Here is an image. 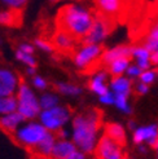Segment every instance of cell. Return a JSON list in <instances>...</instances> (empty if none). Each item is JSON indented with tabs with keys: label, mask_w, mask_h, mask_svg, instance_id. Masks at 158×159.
I'll return each instance as SVG.
<instances>
[{
	"label": "cell",
	"mask_w": 158,
	"mask_h": 159,
	"mask_svg": "<svg viewBox=\"0 0 158 159\" xmlns=\"http://www.w3.org/2000/svg\"><path fill=\"white\" fill-rule=\"evenodd\" d=\"M102 124V113L88 109L73 118V142L86 154H93L97 145V133Z\"/></svg>",
	"instance_id": "1"
},
{
	"label": "cell",
	"mask_w": 158,
	"mask_h": 159,
	"mask_svg": "<svg viewBox=\"0 0 158 159\" xmlns=\"http://www.w3.org/2000/svg\"><path fill=\"white\" fill-rule=\"evenodd\" d=\"M95 22V17L79 4H66L58 11V31H64L77 42H83Z\"/></svg>",
	"instance_id": "2"
},
{
	"label": "cell",
	"mask_w": 158,
	"mask_h": 159,
	"mask_svg": "<svg viewBox=\"0 0 158 159\" xmlns=\"http://www.w3.org/2000/svg\"><path fill=\"white\" fill-rule=\"evenodd\" d=\"M16 97H17L18 101L17 111L26 120H34L35 118H39V115L42 113L40 102H39L35 93L25 80L20 82Z\"/></svg>",
	"instance_id": "3"
},
{
	"label": "cell",
	"mask_w": 158,
	"mask_h": 159,
	"mask_svg": "<svg viewBox=\"0 0 158 159\" xmlns=\"http://www.w3.org/2000/svg\"><path fill=\"white\" fill-rule=\"evenodd\" d=\"M48 132L49 131L47 129L42 123L30 122V123L25 124L23 127H21V128H18L16 131L13 137L23 148L34 150L39 144H40V141L45 137V134Z\"/></svg>",
	"instance_id": "4"
},
{
	"label": "cell",
	"mask_w": 158,
	"mask_h": 159,
	"mask_svg": "<svg viewBox=\"0 0 158 159\" xmlns=\"http://www.w3.org/2000/svg\"><path fill=\"white\" fill-rule=\"evenodd\" d=\"M72 118V110L67 106H54L52 109L42 110L40 115H39V120L51 132H56L70 120Z\"/></svg>",
	"instance_id": "5"
},
{
	"label": "cell",
	"mask_w": 158,
	"mask_h": 159,
	"mask_svg": "<svg viewBox=\"0 0 158 159\" xmlns=\"http://www.w3.org/2000/svg\"><path fill=\"white\" fill-rule=\"evenodd\" d=\"M104 47L101 44H84L78 52L74 53V65L78 69H88L95 65H101V56Z\"/></svg>",
	"instance_id": "6"
},
{
	"label": "cell",
	"mask_w": 158,
	"mask_h": 159,
	"mask_svg": "<svg viewBox=\"0 0 158 159\" xmlns=\"http://www.w3.org/2000/svg\"><path fill=\"white\" fill-rule=\"evenodd\" d=\"M114 22L115 21L97 13L96 17H95V22H93L91 30L88 31V34L84 36L82 43L83 44H100L110 34V31L113 30Z\"/></svg>",
	"instance_id": "7"
},
{
	"label": "cell",
	"mask_w": 158,
	"mask_h": 159,
	"mask_svg": "<svg viewBox=\"0 0 158 159\" xmlns=\"http://www.w3.org/2000/svg\"><path fill=\"white\" fill-rule=\"evenodd\" d=\"M124 154L122 146L117 144L114 140L104 133L99 139L96 149H95V158L96 159H123Z\"/></svg>",
	"instance_id": "8"
},
{
	"label": "cell",
	"mask_w": 158,
	"mask_h": 159,
	"mask_svg": "<svg viewBox=\"0 0 158 159\" xmlns=\"http://www.w3.org/2000/svg\"><path fill=\"white\" fill-rule=\"evenodd\" d=\"M97 13L115 21V18L123 12L124 0H95Z\"/></svg>",
	"instance_id": "9"
},
{
	"label": "cell",
	"mask_w": 158,
	"mask_h": 159,
	"mask_svg": "<svg viewBox=\"0 0 158 159\" xmlns=\"http://www.w3.org/2000/svg\"><path fill=\"white\" fill-rule=\"evenodd\" d=\"M143 47L154 53L158 51V13H154L151 17V23L145 27V34L143 36Z\"/></svg>",
	"instance_id": "10"
},
{
	"label": "cell",
	"mask_w": 158,
	"mask_h": 159,
	"mask_svg": "<svg viewBox=\"0 0 158 159\" xmlns=\"http://www.w3.org/2000/svg\"><path fill=\"white\" fill-rule=\"evenodd\" d=\"M18 79L9 69H0V96H12L17 92Z\"/></svg>",
	"instance_id": "11"
},
{
	"label": "cell",
	"mask_w": 158,
	"mask_h": 159,
	"mask_svg": "<svg viewBox=\"0 0 158 159\" xmlns=\"http://www.w3.org/2000/svg\"><path fill=\"white\" fill-rule=\"evenodd\" d=\"M132 49L133 47H130V45H118L112 49L104 51V53L101 56V65L108 66L110 62L119 58H132L133 57Z\"/></svg>",
	"instance_id": "12"
},
{
	"label": "cell",
	"mask_w": 158,
	"mask_h": 159,
	"mask_svg": "<svg viewBox=\"0 0 158 159\" xmlns=\"http://www.w3.org/2000/svg\"><path fill=\"white\" fill-rule=\"evenodd\" d=\"M158 139V127L157 125H148V127H139L133 131V142L140 145L141 142H148L151 146Z\"/></svg>",
	"instance_id": "13"
},
{
	"label": "cell",
	"mask_w": 158,
	"mask_h": 159,
	"mask_svg": "<svg viewBox=\"0 0 158 159\" xmlns=\"http://www.w3.org/2000/svg\"><path fill=\"white\" fill-rule=\"evenodd\" d=\"M26 119L18 111H14V113L7 114V115H0V128L9 134H14L16 131L18 129V127Z\"/></svg>",
	"instance_id": "14"
},
{
	"label": "cell",
	"mask_w": 158,
	"mask_h": 159,
	"mask_svg": "<svg viewBox=\"0 0 158 159\" xmlns=\"http://www.w3.org/2000/svg\"><path fill=\"white\" fill-rule=\"evenodd\" d=\"M77 145L73 141L64 140V139H57L56 144L53 146V150L51 153L49 159H66L72 153L77 150Z\"/></svg>",
	"instance_id": "15"
},
{
	"label": "cell",
	"mask_w": 158,
	"mask_h": 159,
	"mask_svg": "<svg viewBox=\"0 0 158 159\" xmlns=\"http://www.w3.org/2000/svg\"><path fill=\"white\" fill-rule=\"evenodd\" d=\"M56 141H57V134L56 132H48L45 134V137L40 141V144H39L33 152L39 157V158H42V159H49L51 157V153H52V150H53V146L54 144H56Z\"/></svg>",
	"instance_id": "16"
},
{
	"label": "cell",
	"mask_w": 158,
	"mask_h": 159,
	"mask_svg": "<svg viewBox=\"0 0 158 159\" xmlns=\"http://www.w3.org/2000/svg\"><path fill=\"white\" fill-rule=\"evenodd\" d=\"M104 133L109 136L112 140H114L117 144H119L122 148L127 144V137H126V131L119 123H106L104 125Z\"/></svg>",
	"instance_id": "17"
},
{
	"label": "cell",
	"mask_w": 158,
	"mask_h": 159,
	"mask_svg": "<svg viewBox=\"0 0 158 159\" xmlns=\"http://www.w3.org/2000/svg\"><path fill=\"white\" fill-rule=\"evenodd\" d=\"M88 88L97 96H104L109 92L106 85V73H97L95 74L88 82Z\"/></svg>",
	"instance_id": "18"
},
{
	"label": "cell",
	"mask_w": 158,
	"mask_h": 159,
	"mask_svg": "<svg viewBox=\"0 0 158 159\" xmlns=\"http://www.w3.org/2000/svg\"><path fill=\"white\" fill-rule=\"evenodd\" d=\"M21 23V11L20 9H9L0 11V25L13 27Z\"/></svg>",
	"instance_id": "19"
},
{
	"label": "cell",
	"mask_w": 158,
	"mask_h": 159,
	"mask_svg": "<svg viewBox=\"0 0 158 159\" xmlns=\"http://www.w3.org/2000/svg\"><path fill=\"white\" fill-rule=\"evenodd\" d=\"M74 42H75V39H73L70 35L64 33V31H57V33L53 35V45L62 51L73 52L74 47H75Z\"/></svg>",
	"instance_id": "20"
},
{
	"label": "cell",
	"mask_w": 158,
	"mask_h": 159,
	"mask_svg": "<svg viewBox=\"0 0 158 159\" xmlns=\"http://www.w3.org/2000/svg\"><path fill=\"white\" fill-rule=\"evenodd\" d=\"M110 87H112V91H113L114 93L130 96L132 84H131V80H130L128 78H124V76H114L112 80H110Z\"/></svg>",
	"instance_id": "21"
},
{
	"label": "cell",
	"mask_w": 158,
	"mask_h": 159,
	"mask_svg": "<svg viewBox=\"0 0 158 159\" xmlns=\"http://www.w3.org/2000/svg\"><path fill=\"white\" fill-rule=\"evenodd\" d=\"M132 56L136 58V65L141 67L143 70H148L151 66V56L152 53L149 52L145 47H133Z\"/></svg>",
	"instance_id": "22"
},
{
	"label": "cell",
	"mask_w": 158,
	"mask_h": 159,
	"mask_svg": "<svg viewBox=\"0 0 158 159\" xmlns=\"http://www.w3.org/2000/svg\"><path fill=\"white\" fill-rule=\"evenodd\" d=\"M18 101L17 97L12 96H0V115H7L17 111Z\"/></svg>",
	"instance_id": "23"
},
{
	"label": "cell",
	"mask_w": 158,
	"mask_h": 159,
	"mask_svg": "<svg viewBox=\"0 0 158 159\" xmlns=\"http://www.w3.org/2000/svg\"><path fill=\"white\" fill-rule=\"evenodd\" d=\"M130 62H131V58H119V60H115L113 62H110L106 66L108 73L110 75H113V78L114 76H121L124 71L128 69Z\"/></svg>",
	"instance_id": "24"
},
{
	"label": "cell",
	"mask_w": 158,
	"mask_h": 159,
	"mask_svg": "<svg viewBox=\"0 0 158 159\" xmlns=\"http://www.w3.org/2000/svg\"><path fill=\"white\" fill-rule=\"evenodd\" d=\"M54 89L58 93L65 94V96H79L82 93V88L79 85H75L73 83H65V82H60L54 84Z\"/></svg>",
	"instance_id": "25"
},
{
	"label": "cell",
	"mask_w": 158,
	"mask_h": 159,
	"mask_svg": "<svg viewBox=\"0 0 158 159\" xmlns=\"http://www.w3.org/2000/svg\"><path fill=\"white\" fill-rule=\"evenodd\" d=\"M58 97L57 94L54 93H43L40 98H39V102H40L42 110H47V109H52L54 106L58 105Z\"/></svg>",
	"instance_id": "26"
},
{
	"label": "cell",
	"mask_w": 158,
	"mask_h": 159,
	"mask_svg": "<svg viewBox=\"0 0 158 159\" xmlns=\"http://www.w3.org/2000/svg\"><path fill=\"white\" fill-rule=\"evenodd\" d=\"M114 96H115L114 105L118 109H119V110H122L123 113L131 114L132 113V109L128 105V96H126V94H118V93H114Z\"/></svg>",
	"instance_id": "27"
},
{
	"label": "cell",
	"mask_w": 158,
	"mask_h": 159,
	"mask_svg": "<svg viewBox=\"0 0 158 159\" xmlns=\"http://www.w3.org/2000/svg\"><path fill=\"white\" fill-rule=\"evenodd\" d=\"M16 58L20 62L25 63L27 67H36V60L34 58V54H27V53H23L20 49H17L16 51Z\"/></svg>",
	"instance_id": "28"
},
{
	"label": "cell",
	"mask_w": 158,
	"mask_h": 159,
	"mask_svg": "<svg viewBox=\"0 0 158 159\" xmlns=\"http://www.w3.org/2000/svg\"><path fill=\"white\" fill-rule=\"evenodd\" d=\"M34 45L36 47V48L40 49V51L45 52V53H52L54 51L53 43L45 40V39H42V38H35L34 39Z\"/></svg>",
	"instance_id": "29"
},
{
	"label": "cell",
	"mask_w": 158,
	"mask_h": 159,
	"mask_svg": "<svg viewBox=\"0 0 158 159\" xmlns=\"http://www.w3.org/2000/svg\"><path fill=\"white\" fill-rule=\"evenodd\" d=\"M157 75H158V69L157 70H144L140 75V80L145 84H151L154 82Z\"/></svg>",
	"instance_id": "30"
},
{
	"label": "cell",
	"mask_w": 158,
	"mask_h": 159,
	"mask_svg": "<svg viewBox=\"0 0 158 159\" xmlns=\"http://www.w3.org/2000/svg\"><path fill=\"white\" fill-rule=\"evenodd\" d=\"M31 84H33V87H35L36 89L39 91H45L47 88H48V83H47V80L44 78L39 76V75H34L33 79H31Z\"/></svg>",
	"instance_id": "31"
},
{
	"label": "cell",
	"mask_w": 158,
	"mask_h": 159,
	"mask_svg": "<svg viewBox=\"0 0 158 159\" xmlns=\"http://www.w3.org/2000/svg\"><path fill=\"white\" fill-rule=\"evenodd\" d=\"M2 2L8 7L12 8V9H23L27 4V0H2Z\"/></svg>",
	"instance_id": "32"
},
{
	"label": "cell",
	"mask_w": 158,
	"mask_h": 159,
	"mask_svg": "<svg viewBox=\"0 0 158 159\" xmlns=\"http://www.w3.org/2000/svg\"><path fill=\"white\" fill-rule=\"evenodd\" d=\"M126 73H127V75L130 78H137L141 75V73H143V69L139 67L137 65H130L128 69L126 70Z\"/></svg>",
	"instance_id": "33"
},
{
	"label": "cell",
	"mask_w": 158,
	"mask_h": 159,
	"mask_svg": "<svg viewBox=\"0 0 158 159\" xmlns=\"http://www.w3.org/2000/svg\"><path fill=\"white\" fill-rule=\"evenodd\" d=\"M115 101V96H114V92H108L104 96H100V102L104 105H113Z\"/></svg>",
	"instance_id": "34"
},
{
	"label": "cell",
	"mask_w": 158,
	"mask_h": 159,
	"mask_svg": "<svg viewBox=\"0 0 158 159\" xmlns=\"http://www.w3.org/2000/svg\"><path fill=\"white\" fill-rule=\"evenodd\" d=\"M18 49H20L21 52H23V53H27V54H34V53H35L34 45H33V44H29V43H22V44H20Z\"/></svg>",
	"instance_id": "35"
},
{
	"label": "cell",
	"mask_w": 158,
	"mask_h": 159,
	"mask_svg": "<svg viewBox=\"0 0 158 159\" xmlns=\"http://www.w3.org/2000/svg\"><path fill=\"white\" fill-rule=\"evenodd\" d=\"M86 155H87V154H86V153H83L82 150L77 149L75 152L70 154V155H69L66 159H87V158H86Z\"/></svg>",
	"instance_id": "36"
},
{
	"label": "cell",
	"mask_w": 158,
	"mask_h": 159,
	"mask_svg": "<svg viewBox=\"0 0 158 159\" xmlns=\"http://www.w3.org/2000/svg\"><path fill=\"white\" fill-rule=\"evenodd\" d=\"M136 94H145L146 92H148V84H145V83H139L137 85H136Z\"/></svg>",
	"instance_id": "37"
},
{
	"label": "cell",
	"mask_w": 158,
	"mask_h": 159,
	"mask_svg": "<svg viewBox=\"0 0 158 159\" xmlns=\"http://www.w3.org/2000/svg\"><path fill=\"white\" fill-rule=\"evenodd\" d=\"M151 62L153 63V65H158V51L154 52V53H152V56H151Z\"/></svg>",
	"instance_id": "38"
},
{
	"label": "cell",
	"mask_w": 158,
	"mask_h": 159,
	"mask_svg": "<svg viewBox=\"0 0 158 159\" xmlns=\"http://www.w3.org/2000/svg\"><path fill=\"white\" fill-rule=\"evenodd\" d=\"M27 75H36V67H27Z\"/></svg>",
	"instance_id": "39"
},
{
	"label": "cell",
	"mask_w": 158,
	"mask_h": 159,
	"mask_svg": "<svg viewBox=\"0 0 158 159\" xmlns=\"http://www.w3.org/2000/svg\"><path fill=\"white\" fill-rule=\"evenodd\" d=\"M135 127H136V124H135V122H133V120H130V122H128V128H130L131 131H135V129H136Z\"/></svg>",
	"instance_id": "40"
},
{
	"label": "cell",
	"mask_w": 158,
	"mask_h": 159,
	"mask_svg": "<svg viewBox=\"0 0 158 159\" xmlns=\"http://www.w3.org/2000/svg\"><path fill=\"white\" fill-rule=\"evenodd\" d=\"M123 159H131V158H130L128 155H126V154H124V157H123Z\"/></svg>",
	"instance_id": "41"
},
{
	"label": "cell",
	"mask_w": 158,
	"mask_h": 159,
	"mask_svg": "<svg viewBox=\"0 0 158 159\" xmlns=\"http://www.w3.org/2000/svg\"><path fill=\"white\" fill-rule=\"evenodd\" d=\"M51 3H57V2H60V0H49Z\"/></svg>",
	"instance_id": "42"
},
{
	"label": "cell",
	"mask_w": 158,
	"mask_h": 159,
	"mask_svg": "<svg viewBox=\"0 0 158 159\" xmlns=\"http://www.w3.org/2000/svg\"><path fill=\"white\" fill-rule=\"evenodd\" d=\"M95 159H96V158H95Z\"/></svg>",
	"instance_id": "43"
}]
</instances>
